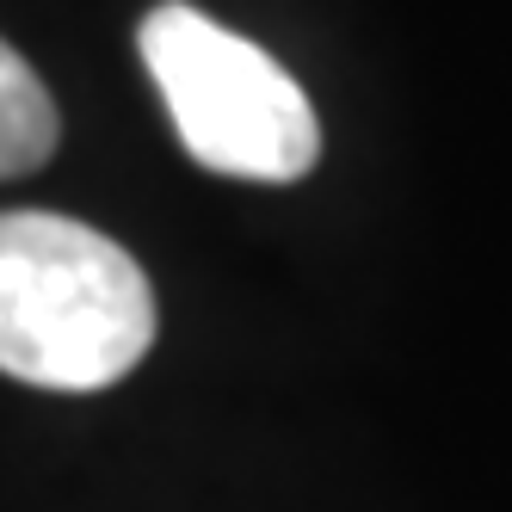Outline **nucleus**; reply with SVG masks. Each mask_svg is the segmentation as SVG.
<instances>
[{"label": "nucleus", "mask_w": 512, "mask_h": 512, "mask_svg": "<svg viewBox=\"0 0 512 512\" xmlns=\"http://www.w3.org/2000/svg\"><path fill=\"white\" fill-rule=\"evenodd\" d=\"M155 340V297L130 253L75 216H0V371L87 395L136 371Z\"/></svg>", "instance_id": "obj_1"}, {"label": "nucleus", "mask_w": 512, "mask_h": 512, "mask_svg": "<svg viewBox=\"0 0 512 512\" xmlns=\"http://www.w3.org/2000/svg\"><path fill=\"white\" fill-rule=\"evenodd\" d=\"M142 62L173 112L192 161L235 179H303L321 155V124L303 87L260 50L186 0H161L142 19Z\"/></svg>", "instance_id": "obj_2"}, {"label": "nucleus", "mask_w": 512, "mask_h": 512, "mask_svg": "<svg viewBox=\"0 0 512 512\" xmlns=\"http://www.w3.org/2000/svg\"><path fill=\"white\" fill-rule=\"evenodd\" d=\"M56 105L44 93V81L31 75V62L0 38V179H19L31 167H44L56 149Z\"/></svg>", "instance_id": "obj_3"}]
</instances>
